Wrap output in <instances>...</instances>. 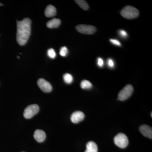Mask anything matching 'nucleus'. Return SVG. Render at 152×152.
<instances>
[{
    "instance_id": "nucleus-17",
    "label": "nucleus",
    "mask_w": 152,
    "mask_h": 152,
    "mask_svg": "<svg viewBox=\"0 0 152 152\" xmlns=\"http://www.w3.org/2000/svg\"><path fill=\"white\" fill-rule=\"evenodd\" d=\"M48 55L50 58H55L56 57V53L53 49L51 48L49 49L48 51Z\"/></svg>"
},
{
    "instance_id": "nucleus-20",
    "label": "nucleus",
    "mask_w": 152,
    "mask_h": 152,
    "mask_svg": "<svg viewBox=\"0 0 152 152\" xmlns=\"http://www.w3.org/2000/svg\"><path fill=\"white\" fill-rule=\"evenodd\" d=\"M119 34L120 36L123 38H126L128 37L127 33L124 30H120L119 31Z\"/></svg>"
},
{
    "instance_id": "nucleus-14",
    "label": "nucleus",
    "mask_w": 152,
    "mask_h": 152,
    "mask_svg": "<svg viewBox=\"0 0 152 152\" xmlns=\"http://www.w3.org/2000/svg\"><path fill=\"white\" fill-rule=\"evenodd\" d=\"M75 2L81 8L84 10H88L89 8L88 3L86 2V1L84 0H77V1H75Z\"/></svg>"
},
{
    "instance_id": "nucleus-8",
    "label": "nucleus",
    "mask_w": 152,
    "mask_h": 152,
    "mask_svg": "<svg viewBox=\"0 0 152 152\" xmlns=\"http://www.w3.org/2000/svg\"><path fill=\"white\" fill-rule=\"evenodd\" d=\"M85 115L83 112L76 111L72 114L71 116V120L74 124H77L82 121L85 118Z\"/></svg>"
},
{
    "instance_id": "nucleus-3",
    "label": "nucleus",
    "mask_w": 152,
    "mask_h": 152,
    "mask_svg": "<svg viewBox=\"0 0 152 152\" xmlns=\"http://www.w3.org/2000/svg\"><path fill=\"white\" fill-rule=\"evenodd\" d=\"M114 141L117 146L121 148H126L129 142L127 137L123 133H119L115 136Z\"/></svg>"
},
{
    "instance_id": "nucleus-9",
    "label": "nucleus",
    "mask_w": 152,
    "mask_h": 152,
    "mask_svg": "<svg viewBox=\"0 0 152 152\" xmlns=\"http://www.w3.org/2000/svg\"><path fill=\"white\" fill-rule=\"evenodd\" d=\"M139 130L143 135L149 138L152 139V129L151 127L143 125L140 126Z\"/></svg>"
},
{
    "instance_id": "nucleus-16",
    "label": "nucleus",
    "mask_w": 152,
    "mask_h": 152,
    "mask_svg": "<svg viewBox=\"0 0 152 152\" xmlns=\"http://www.w3.org/2000/svg\"><path fill=\"white\" fill-rule=\"evenodd\" d=\"M63 78L66 83L69 84L72 83L73 81V77L72 76L71 74L69 73L64 74L63 76Z\"/></svg>"
},
{
    "instance_id": "nucleus-6",
    "label": "nucleus",
    "mask_w": 152,
    "mask_h": 152,
    "mask_svg": "<svg viewBox=\"0 0 152 152\" xmlns=\"http://www.w3.org/2000/svg\"><path fill=\"white\" fill-rule=\"evenodd\" d=\"M76 28L79 33L85 34H93L96 31V28L91 25H79Z\"/></svg>"
},
{
    "instance_id": "nucleus-26",
    "label": "nucleus",
    "mask_w": 152,
    "mask_h": 152,
    "mask_svg": "<svg viewBox=\"0 0 152 152\" xmlns=\"http://www.w3.org/2000/svg\"></svg>"
},
{
    "instance_id": "nucleus-13",
    "label": "nucleus",
    "mask_w": 152,
    "mask_h": 152,
    "mask_svg": "<svg viewBox=\"0 0 152 152\" xmlns=\"http://www.w3.org/2000/svg\"><path fill=\"white\" fill-rule=\"evenodd\" d=\"M86 147V150L85 151V152H98L97 145L94 142H88Z\"/></svg>"
},
{
    "instance_id": "nucleus-10",
    "label": "nucleus",
    "mask_w": 152,
    "mask_h": 152,
    "mask_svg": "<svg viewBox=\"0 0 152 152\" xmlns=\"http://www.w3.org/2000/svg\"><path fill=\"white\" fill-rule=\"evenodd\" d=\"M34 138L37 142H42L45 140L46 139L45 133L42 130H36L34 134Z\"/></svg>"
},
{
    "instance_id": "nucleus-25",
    "label": "nucleus",
    "mask_w": 152,
    "mask_h": 152,
    "mask_svg": "<svg viewBox=\"0 0 152 152\" xmlns=\"http://www.w3.org/2000/svg\"><path fill=\"white\" fill-rule=\"evenodd\" d=\"M18 58H20V57H19V56H18Z\"/></svg>"
},
{
    "instance_id": "nucleus-12",
    "label": "nucleus",
    "mask_w": 152,
    "mask_h": 152,
    "mask_svg": "<svg viewBox=\"0 0 152 152\" xmlns=\"http://www.w3.org/2000/svg\"><path fill=\"white\" fill-rule=\"evenodd\" d=\"M61 23V21L60 19L53 18L48 22L47 23V26L50 28H57L59 26Z\"/></svg>"
},
{
    "instance_id": "nucleus-7",
    "label": "nucleus",
    "mask_w": 152,
    "mask_h": 152,
    "mask_svg": "<svg viewBox=\"0 0 152 152\" xmlns=\"http://www.w3.org/2000/svg\"><path fill=\"white\" fill-rule=\"evenodd\" d=\"M37 84L41 90L45 93L50 92L53 89L51 84L43 78H40L38 80Z\"/></svg>"
},
{
    "instance_id": "nucleus-1",
    "label": "nucleus",
    "mask_w": 152,
    "mask_h": 152,
    "mask_svg": "<svg viewBox=\"0 0 152 152\" xmlns=\"http://www.w3.org/2000/svg\"><path fill=\"white\" fill-rule=\"evenodd\" d=\"M31 21L28 18L17 21V40L20 45H24L28 42L31 35Z\"/></svg>"
},
{
    "instance_id": "nucleus-19",
    "label": "nucleus",
    "mask_w": 152,
    "mask_h": 152,
    "mask_svg": "<svg viewBox=\"0 0 152 152\" xmlns=\"http://www.w3.org/2000/svg\"><path fill=\"white\" fill-rule=\"evenodd\" d=\"M107 64L109 67L113 68L115 66V63H114L113 60L112 59L109 58L107 61Z\"/></svg>"
},
{
    "instance_id": "nucleus-4",
    "label": "nucleus",
    "mask_w": 152,
    "mask_h": 152,
    "mask_svg": "<svg viewBox=\"0 0 152 152\" xmlns=\"http://www.w3.org/2000/svg\"><path fill=\"white\" fill-rule=\"evenodd\" d=\"M134 91V88L132 85H128L120 91L118 95V98L121 101H125L129 98Z\"/></svg>"
},
{
    "instance_id": "nucleus-23",
    "label": "nucleus",
    "mask_w": 152,
    "mask_h": 152,
    "mask_svg": "<svg viewBox=\"0 0 152 152\" xmlns=\"http://www.w3.org/2000/svg\"><path fill=\"white\" fill-rule=\"evenodd\" d=\"M3 5L2 4H1V3H0V6H3Z\"/></svg>"
},
{
    "instance_id": "nucleus-22",
    "label": "nucleus",
    "mask_w": 152,
    "mask_h": 152,
    "mask_svg": "<svg viewBox=\"0 0 152 152\" xmlns=\"http://www.w3.org/2000/svg\"><path fill=\"white\" fill-rule=\"evenodd\" d=\"M97 64L100 67L103 66L104 64V61L101 58H98L97 59Z\"/></svg>"
},
{
    "instance_id": "nucleus-18",
    "label": "nucleus",
    "mask_w": 152,
    "mask_h": 152,
    "mask_svg": "<svg viewBox=\"0 0 152 152\" xmlns=\"http://www.w3.org/2000/svg\"><path fill=\"white\" fill-rule=\"evenodd\" d=\"M68 53V49L66 47L64 46L61 48L60 51V54L61 56H66L67 55Z\"/></svg>"
},
{
    "instance_id": "nucleus-24",
    "label": "nucleus",
    "mask_w": 152,
    "mask_h": 152,
    "mask_svg": "<svg viewBox=\"0 0 152 152\" xmlns=\"http://www.w3.org/2000/svg\"><path fill=\"white\" fill-rule=\"evenodd\" d=\"M152 113L151 112V117H152Z\"/></svg>"
},
{
    "instance_id": "nucleus-5",
    "label": "nucleus",
    "mask_w": 152,
    "mask_h": 152,
    "mask_svg": "<svg viewBox=\"0 0 152 152\" xmlns=\"http://www.w3.org/2000/svg\"><path fill=\"white\" fill-rule=\"evenodd\" d=\"M39 107L37 104L30 105L25 109L23 115L26 118L30 119L37 113Z\"/></svg>"
},
{
    "instance_id": "nucleus-11",
    "label": "nucleus",
    "mask_w": 152,
    "mask_h": 152,
    "mask_svg": "<svg viewBox=\"0 0 152 152\" xmlns=\"http://www.w3.org/2000/svg\"><path fill=\"white\" fill-rule=\"evenodd\" d=\"M45 14L48 18L55 16L56 14V9L52 5H49L46 8Z\"/></svg>"
},
{
    "instance_id": "nucleus-2",
    "label": "nucleus",
    "mask_w": 152,
    "mask_h": 152,
    "mask_svg": "<svg viewBox=\"0 0 152 152\" xmlns=\"http://www.w3.org/2000/svg\"><path fill=\"white\" fill-rule=\"evenodd\" d=\"M121 14L122 16L127 19L136 18L138 16L139 11L136 8L131 6H127L121 10Z\"/></svg>"
},
{
    "instance_id": "nucleus-15",
    "label": "nucleus",
    "mask_w": 152,
    "mask_h": 152,
    "mask_svg": "<svg viewBox=\"0 0 152 152\" xmlns=\"http://www.w3.org/2000/svg\"><path fill=\"white\" fill-rule=\"evenodd\" d=\"M80 86L83 89H90L93 86L91 83L87 80H83L80 83Z\"/></svg>"
},
{
    "instance_id": "nucleus-21",
    "label": "nucleus",
    "mask_w": 152,
    "mask_h": 152,
    "mask_svg": "<svg viewBox=\"0 0 152 152\" xmlns=\"http://www.w3.org/2000/svg\"><path fill=\"white\" fill-rule=\"evenodd\" d=\"M110 41L112 44L114 45L118 46H121V42L118 40L115 39H110Z\"/></svg>"
}]
</instances>
